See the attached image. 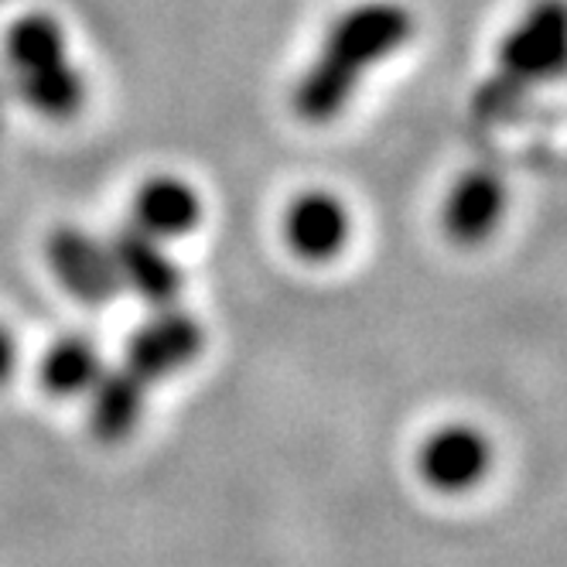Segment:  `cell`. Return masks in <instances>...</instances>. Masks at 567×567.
Masks as SVG:
<instances>
[{
  "label": "cell",
  "mask_w": 567,
  "mask_h": 567,
  "mask_svg": "<svg viewBox=\"0 0 567 567\" xmlns=\"http://www.w3.org/2000/svg\"><path fill=\"white\" fill-rule=\"evenodd\" d=\"M280 236L305 264H332L352 239V213L336 192H298L280 216Z\"/></svg>",
  "instance_id": "cell-6"
},
{
  "label": "cell",
  "mask_w": 567,
  "mask_h": 567,
  "mask_svg": "<svg viewBox=\"0 0 567 567\" xmlns=\"http://www.w3.org/2000/svg\"><path fill=\"white\" fill-rule=\"evenodd\" d=\"M103 370L106 367L100 346L75 332L49 346V352L42 355V367H38V380H42L45 393L52 396H86Z\"/></svg>",
  "instance_id": "cell-12"
},
{
  "label": "cell",
  "mask_w": 567,
  "mask_h": 567,
  "mask_svg": "<svg viewBox=\"0 0 567 567\" xmlns=\"http://www.w3.org/2000/svg\"><path fill=\"white\" fill-rule=\"evenodd\" d=\"M417 18L400 0H359L321 34V45L298 75L291 106L298 120L326 127L355 100L362 79L411 45Z\"/></svg>",
  "instance_id": "cell-1"
},
{
  "label": "cell",
  "mask_w": 567,
  "mask_h": 567,
  "mask_svg": "<svg viewBox=\"0 0 567 567\" xmlns=\"http://www.w3.org/2000/svg\"><path fill=\"white\" fill-rule=\"evenodd\" d=\"M18 370V342L8 332V326L0 321V383H8Z\"/></svg>",
  "instance_id": "cell-13"
},
{
  "label": "cell",
  "mask_w": 567,
  "mask_h": 567,
  "mask_svg": "<svg viewBox=\"0 0 567 567\" xmlns=\"http://www.w3.org/2000/svg\"><path fill=\"white\" fill-rule=\"evenodd\" d=\"M45 260L59 288L69 291L75 301L83 305H110L124 284H120L110 243L96 239L93 233L79 226H59L45 239Z\"/></svg>",
  "instance_id": "cell-4"
},
{
  "label": "cell",
  "mask_w": 567,
  "mask_h": 567,
  "mask_svg": "<svg viewBox=\"0 0 567 567\" xmlns=\"http://www.w3.org/2000/svg\"><path fill=\"white\" fill-rule=\"evenodd\" d=\"M4 62L21 100L45 120H72L86 103V75L52 11H24L4 31Z\"/></svg>",
  "instance_id": "cell-3"
},
{
  "label": "cell",
  "mask_w": 567,
  "mask_h": 567,
  "mask_svg": "<svg viewBox=\"0 0 567 567\" xmlns=\"http://www.w3.org/2000/svg\"><path fill=\"white\" fill-rule=\"evenodd\" d=\"M202 213L206 206H202L198 188L182 175H147L131 198L134 226L161 243L192 236L202 223Z\"/></svg>",
  "instance_id": "cell-10"
},
{
  "label": "cell",
  "mask_w": 567,
  "mask_h": 567,
  "mask_svg": "<svg viewBox=\"0 0 567 567\" xmlns=\"http://www.w3.org/2000/svg\"><path fill=\"white\" fill-rule=\"evenodd\" d=\"M506 213V182L493 168L465 172L441 202V229L455 247H478L489 239Z\"/></svg>",
  "instance_id": "cell-9"
},
{
  "label": "cell",
  "mask_w": 567,
  "mask_h": 567,
  "mask_svg": "<svg viewBox=\"0 0 567 567\" xmlns=\"http://www.w3.org/2000/svg\"><path fill=\"white\" fill-rule=\"evenodd\" d=\"M110 254H113L120 284H124L127 291H134L141 301L154 308L175 305L185 277H182V267L165 254V243L131 223L110 239Z\"/></svg>",
  "instance_id": "cell-8"
},
{
  "label": "cell",
  "mask_w": 567,
  "mask_h": 567,
  "mask_svg": "<svg viewBox=\"0 0 567 567\" xmlns=\"http://www.w3.org/2000/svg\"><path fill=\"white\" fill-rule=\"evenodd\" d=\"M493 465V444L472 424L437 427L417 455L421 478L437 493H468Z\"/></svg>",
  "instance_id": "cell-7"
},
{
  "label": "cell",
  "mask_w": 567,
  "mask_h": 567,
  "mask_svg": "<svg viewBox=\"0 0 567 567\" xmlns=\"http://www.w3.org/2000/svg\"><path fill=\"white\" fill-rule=\"evenodd\" d=\"M567 75V0H534L503 34L489 79L475 93V120H506L534 90Z\"/></svg>",
  "instance_id": "cell-2"
},
{
  "label": "cell",
  "mask_w": 567,
  "mask_h": 567,
  "mask_svg": "<svg viewBox=\"0 0 567 567\" xmlns=\"http://www.w3.org/2000/svg\"><path fill=\"white\" fill-rule=\"evenodd\" d=\"M147 386L134 370L120 362L116 370H103L100 380L90 386V434L103 444H120L131 437L147 408Z\"/></svg>",
  "instance_id": "cell-11"
},
{
  "label": "cell",
  "mask_w": 567,
  "mask_h": 567,
  "mask_svg": "<svg viewBox=\"0 0 567 567\" xmlns=\"http://www.w3.org/2000/svg\"><path fill=\"white\" fill-rule=\"evenodd\" d=\"M202 349H206V332L198 321L188 311L165 305L134 329L124 367L134 370L144 383H157L188 370Z\"/></svg>",
  "instance_id": "cell-5"
}]
</instances>
